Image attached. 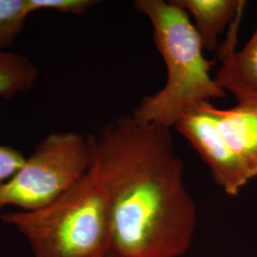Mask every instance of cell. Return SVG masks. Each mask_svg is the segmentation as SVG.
<instances>
[{"instance_id": "cell-8", "label": "cell", "mask_w": 257, "mask_h": 257, "mask_svg": "<svg viewBox=\"0 0 257 257\" xmlns=\"http://www.w3.org/2000/svg\"><path fill=\"white\" fill-rule=\"evenodd\" d=\"M39 71L24 55L0 51V97L9 99L36 84Z\"/></svg>"}, {"instance_id": "cell-4", "label": "cell", "mask_w": 257, "mask_h": 257, "mask_svg": "<svg viewBox=\"0 0 257 257\" xmlns=\"http://www.w3.org/2000/svg\"><path fill=\"white\" fill-rule=\"evenodd\" d=\"M175 128L211 171L214 182L230 196L257 177V109L222 110L211 102L192 106Z\"/></svg>"}, {"instance_id": "cell-9", "label": "cell", "mask_w": 257, "mask_h": 257, "mask_svg": "<svg viewBox=\"0 0 257 257\" xmlns=\"http://www.w3.org/2000/svg\"><path fill=\"white\" fill-rule=\"evenodd\" d=\"M29 15L27 0H0V51L14 42Z\"/></svg>"}, {"instance_id": "cell-12", "label": "cell", "mask_w": 257, "mask_h": 257, "mask_svg": "<svg viewBox=\"0 0 257 257\" xmlns=\"http://www.w3.org/2000/svg\"><path fill=\"white\" fill-rule=\"evenodd\" d=\"M106 257H113V256H112V255H110V254H109V255H108V256H106Z\"/></svg>"}, {"instance_id": "cell-7", "label": "cell", "mask_w": 257, "mask_h": 257, "mask_svg": "<svg viewBox=\"0 0 257 257\" xmlns=\"http://www.w3.org/2000/svg\"><path fill=\"white\" fill-rule=\"evenodd\" d=\"M185 10L200 37L203 47L209 52L218 50L222 32L242 15L246 2L243 0H174Z\"/></svg>"}, {"instance_id": "cell-10", "label": "cell", "mask_w": 257, "mask_h": 257, "mask_svg": "<svg viewBox=\"0 0 257 257\" xmlns=\"http://www.w3.org/2000/svg\"><path fill=\"white\" fill-rule=\"evenodd\" d=\"M97 3L94 0H27L30 14L42 10H53L64 14L79 15L86 13Z\"/></svg>"}, {"instance_id": "cell-2", "label": "cell", "mask_w": 257, "mask_h": 257, "mask_svg": "<svg viewBox=\"0 0 257 257\" xmlns=\"http://www.w3.org/2000/svg\"><path fill=\"white\" fill-rule=\"evenodd\" d=\"M135 7L153 29L156 49L166 66L164 87L146 95L132 116L142 123L175 128L192 106L227 96L211 76L213 61L204 47L192 19L174 0H137Z\"/></svg>"}, {"instance_id": "cell-3", "label": "cell", "mask_w": 257, "mask_h": 257, "mask_svg": "<svg viewBox=\"0 0 257 257\" xmlns=\"http://www.w3.org/2000/svg\"><path fill=\"white\" fill-rule=\"evenodd\" d=\"M0 220L27 240L34 257H106L110 213L100 186L88 174L55 202L36 211L2 212Z\"/></svg>"}, {"instance_id": "cell-11", "label": "cell", "mask_w": 257, "mask_h": 257, "mask_svg": "<svg viewBox=\"0 0 257 257\" xmlns=\"http://www.w3.org/2000/svg\"><path fill=\"white\" fill-rule=\"evenodd\" d=\"M26 157L16 148L0 145V186L15 175Z\"/></svg>"}, {"instance_id": "cell-1", "label": "cell", "mask_w": 257, "mask_h": 257, "mask_svg": "<svg viewBox=\"0 0 257 257\" xmlns=\"http://www.w3.org/2000/svg\"><path fill=\"white\" fill-rule=\"evenodd\" d=\"M90 171L108 204L113 257H179L193 243L196 208L170 128L131 116L89 135Z\"/></svg>"}, {"instance_id": "cell-6", "label": "cell", "mask_w": 257, "mask_h": 257, "mask_svg": "<svg viewBox=\"0 0 257 257\" xmlns=\"http://www.w3.org/2000/svg\"><path fill=\"white\" fill-rule=\"evenodd\" d=\"M240 19L241 16L231 24L227 40L217 50L221 65L214 80L224 92L234 96L237 106L257 109V24L247 44L237 51Z\"/></svg>"}, {"instance_id": "cell-5", "label": "cell", "mask_w": 257, "mask_h": 257, "mask_svg": "<svg viewBox=\"0 0 257 257\" xmlns=\"http://www.w3.org/2000/svg\"><path fill=\"white\" fill-rule=\"evenodd\" d=\"M89 137L55 132L43 138L19 171L0 186V215L6 207L36 211L56 201L88 174Z\"/></svg>"}]
</instances>
